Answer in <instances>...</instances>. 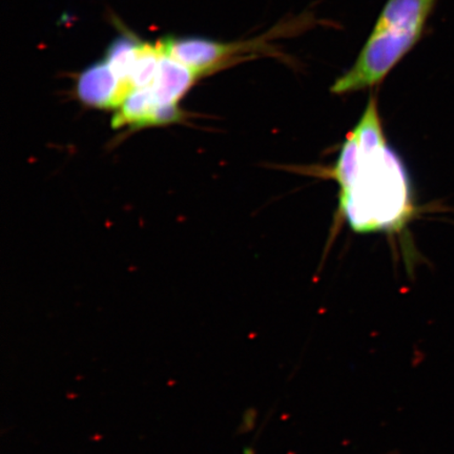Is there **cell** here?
<instances>
[{
    "label": "cell",
    "mask_w": 454,
    "mask_h": 454,
    "mask_svg": "<svg viewBox=\"0 0 454 454\" xmlns=\"http://www.w3.org/2000/svg\"><path fill=\"white\" fill-rule=\"evenodd\" d=\"M141 44L142 42L139 39L133 35H129V34H123V35L118 36L115 41H113L109 49H107V64L110 65L114 73L116 74L121 82H127L129 85V73L132 70Z\"/></svg>",
    "instance_id": "52a82bcc"
},
{
    "label": "cell",
    "mask_w": 454,
    "mask_h": 454,
    "mask_svg": "<svg viewBox=\"0 0 454 454\" xmlns=\"http://www.w3.org/2000/svg\"><path fill=\"white\" fill-rule=\"evenodd\" d=\"M329 176L340 187V213L351 230L399 231L411 219L410 176L386 139L374 96L346 137Z\"/></svg>",
    "instance_id": "6da1fadb"
},
{
    "label": "cell",
    "mask_w": 454,
    "mask_h": 454,
    "mask_svg": "<svg viewBox=\"0 0 454 454\" xmlns=\"http://www.w3.org/2000/svg\"><path fill=\"white\" fill-rule=\"evenodd\" d=\"M161 54L159 43H142L129 73V82L134 89L150 88L154 82Z\"/></svg>",
    "instance_id": "ba28073f"
},
{
    "label": "cell",
    "mask_w": 454,
    "mask_h": 454,
    "mask_svg": "<svg viewBox=\"0 0 454 454\" xmlns=\"http://www.w3.org/2000/svg\"><path fill=\"white\" fill-rule=\"evenodd\" d=\"M438 0H387L355 64L333 82L345 95L381 83L423 35Z\"/></svg>",
    "instance_id": "7a4b0ae2"
},
{
    "label": "cell",
    "mask_w": 454,
    "mask_h": 454,
    "mask_svg": "<svg viewBox=\"0 0 454 454\" xmlns=\"http://www.w3.org/2000/svg\"><path fill=\"white\" fill-rule=\"evenodd\" d=\"M257 417L258 413L254 408H251V410L244 412L243 421L239 429H238V434H247L249 431H252L254 427L255 422H257Z\"/></svg>",
    "instance_id": "9c48e42d"
},
{
    "label": "cell",
    "mask_w": 454,
    "mask_h": 454,
    "mask_svg": "<svg viewBox=\"0 0 454 454\" xmlns=\"http://www.w3.org/2000/svg\"><path fill=\"white\" fill-rule=\"evenodd\" d=\"M135 90L118 78L107 61H98L77 79L76 92L85 105L99 109H116Z\"/></svg>",
    "instance_id": "277c9868"
},
{
    "label": "cell",
    "mask_w": 454,
    "mask_h": 454,
    "mask_svg": "<svg viewBox=\"0 0 454 454\" xmlns=\"http://www.w3.org/2000/svg\"><path fill=\"white\" fill-rule=\"evenodd\" d=\"M197 76V73L162 50L158 73L150 87L157 104H176L191 88Z\"/></svg>",
    "instance_id": "5b68a950"
},
{
    "label": "cell",
    "mask_w": 454,
    "mask_h": 454,
    "mask_svg": "<svg viewBox=\"0 0 454 454\" xmlns=\"http://www.w3.org/2000/svg\"><path fill=\"white\" fill-rule=\"evenodd\" d=\"M158 106L151 88L135 89L124 99L113 118L112 126L121 128L124 124L133 127L152 126L153 114Z\"/></svg>",
    "instance_id": "8992f818"
},
{
    "label": "cell",
    "mask_w": 454,
    "mask_h": 454,
    "mask_svg": "<svg viewBox=\"0 0 454 454\" xmlns=\"http://www.w3.org/2000/svg\"><path fill=\"white\" fill-rule=\"evenodd\" d=\"M280 28L246 42L220 43L203 37H183L167 38L159 44L164 52L200 76L259 56H277V51L270 42L286 33Z\"/></svg>",
    "instance_id": "3957f363"
}]
</instances>
